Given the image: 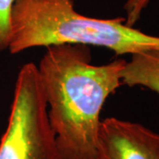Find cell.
Listing matches in <instances>:
<instances>
[{"mask_svg": "<svg viewBox=\"0 0 159 159\" xmlns=\"http://www.w3.org/2000/svg\"><path fill=\"white\" fill-rule=\"evenodd\" d=\"M125 59L97 66L81 44L46 47L38 66L57 159H96L101 111L120 86Z\"/></svg>", "mask_w": 159, "mask_h": 159, "instance_id": "1", "label": "cell"}, {"mask_svg": "<svg viewBox=\"0 0 159 159\" xmlns=\"http://www.w3.org/2000/svg\"><path fill=\"white\" fill-rule=\"evenodd\" d=\"M65 43L103 47L118 56L159 51V36L127 25L125 18L82 15L73 0H15L8 47L11 54Z\"/></svg>", "mask_w": 159, "mask_h": 159, "instance_id": "2", "label": "cell"}, {"mask_svg": "<svg viewBox=\"0 0 159 159\" xmlns=\"http://www.w3.org/2000/svg\"><path fill=\"white\" fill-rule=\"evenodd\" d=\"M0 159H57L55 135L34 63L25 64L18 73L8 125L0 141Z\"/></svg>", "mask_w": 159, "mask_h": 159, "instance_id": "3", "label": "cell"}, {"mask_svg": "<svg viewBox=\"0 0 159 159\" xmlns=\"http://www.w3.org/2000/svg\"><path fill=\"white\" fill-rule=\"evenodd\" d=\"M96 159H159V134L118 118L101 121Z\"/></svg>", "mask_w": 159, "mask_h": 159, "instance_id": "4", "label": "cell"}, {"mask_svg": "<svg viewBox=\"0 0 159 159\" xmlns=\"http://www.w3.org/2000/svg\"><path fill=\"white\" fill-rule=\"evenodd\" d=\"M122 86H141L159 94V51L131 55L121 73Z\"/></svg>", "mask_w": 159, "mask_h": 159, "instance_id": "5", "label": "cell"}, {"mask_svg": "<svg viewBox=\"0 0 159 159\" xmlns=\"http://www.w3.org/2000/svg\"><path fill=\"white\" fill-rule=\"evenodd\" d=\"M15 0H0V51L8 50L11 32V11Z\"/></svg>", "mask_w": 159, "mask_h": 159, "instance_id": "6", "label": "cell"}, {"mask_svg": "<svg viewBox=\"0 0 159 159\" xmlns=\"http://www.w3.org/2000/svg\"><path fill=\"white\" fill-rule=\"evenodd\" d=\"M150 0H126L124 6L125 23L134 27L142 16V11L148 6Z\"/></svg>", "mask_w": 159, "mask_h": 159, "instance_id": "7", "label": "cell"}]
</instances>
